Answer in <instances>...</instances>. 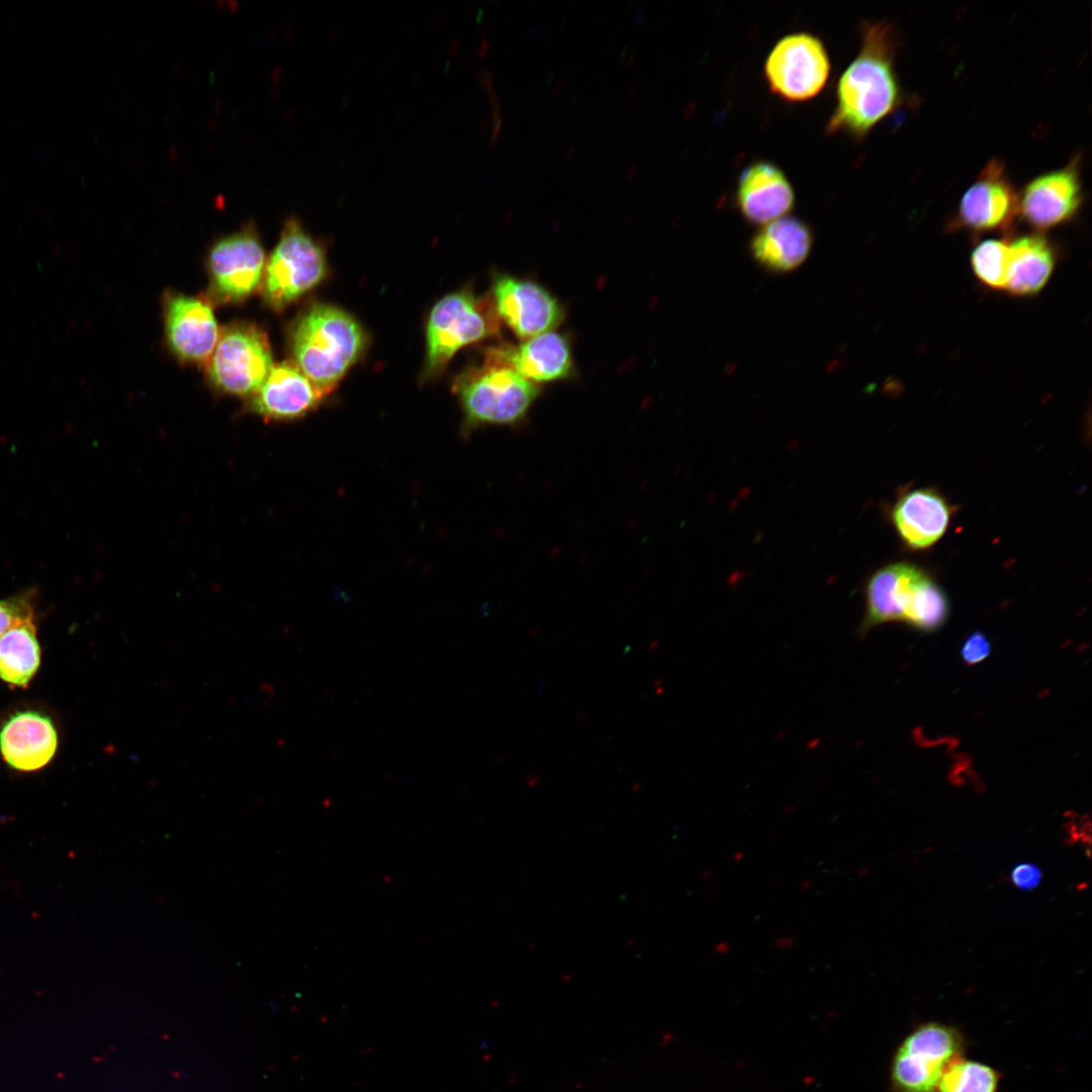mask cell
<instances>
[{"label":"cell","instance_id":"cell-15","mask_svg":"<svg viewBox=\"0 0 1092 1092\" xmlns=\"http://www.w3.org/2000/svg\"><path fill=\"white\" fill-rule=\"evenodd\" d=\"M326 394L292 362L273 365L249 408L269 421H291L313 411Z\"/></svg>","mask_w":1092,"mask_h":1092},{"label":"cell","instance_id":"cell-19","mask_svg":"<svg viewBox=\"0 0 1092 1092\" xmlns=\"http://www.w3.org/2000/svg\"><path fill=\"white\" fill-rule=\"evenodd\" d=\"M814 242L810 225L796 216H782L762 225L749 242L752 259L772 273H788L808 258Z\"/></svg>","mask_w":1092,"mask_h":1092},{"label":"cell","instance_id":"cell-17","mask_svg":"<svg viewBox=\"0 0 1092 1092\" xmlns=\"http://www.w3.org/2000/svg\"><path fill=\"white\" fill-rule=\"evenodd\" d=\"M953 508L931 487L903 492L891 509V521L906 548L916 551L934 545L945 533Z\"/></svg>","mask_w":1092,"mask_h":1092},{"label":"cell","instance_id":"cell-27","mask_svg":"<svg viewBox=\"0 0 1092 1092\" xmlns=\"http://www.w3.org/2000/svg\"><path fill=\"white\" fill-rule=\"evenodd\" d=\"M32 610L30 599L24 596L0 600V636L15 619Z\"/></svg>","mask_w":1092,"mask_h":1092},{"label":"cell","instance_id":"cell-29","mask_svg":"<svg viewBox=\"0 0 1092 1092\" xmlns=\"http://www.w3.org/2000/svg\"><path fill=\"white\" fill-rule=\"evenodd\" d=\"M642 14H643V12H642V11H641V12H640L639 14H637V16H636V21H638V20H640V19H641V16H642Z\"/></svg>","mask_w":1092,"mask_h":1092},{"label":"cell","instance_id":"cell-20","mask_svg":"<svg viewBox=\"0 0 1092 1092\" xmlns=\"http://www.w3.org/2000/svg\"><path fill=\"white\" fill-rule=\"evenodd\" d=\"M491 351L502 363L534 383L564 379L572 371L568 341L555 332L537 335L518 346L498 347Z\"/></svg>","mask_w":1092,"mask_h":1092},{"label":"cell","instance_id":"cell-6","mask_svg":"<svg viewBox=\"0 0 1092 1092\" xmlns=\"http://www.w3.org/2000/svg\"><path fill=\"white\" fill-rule=\"evenodd\" d=\"M831 70L823 40L809 31L791 32L769 51L763 75L769 89L788 101H804L817 95Z\"/></svg>","mask_w":1092,"mask_h":1092},{"label":"cell","instance_id":"cell-14","mask_svg":"<svg viewBox=\"0 0 1092 1092\" xmlns=\"http://www.w3.org/2000/svg\"><path fill=\"white\" fill-rule=\"evenodd\" d=\"M736 207L751 224L764 225L787 215L795 205V192L785 172L775 163L758 160L739 174Z\"/></svg>","mask_w":1092,"mask_h":1092},{"label":"cell","instance_id":"cell-9","mask_svg":"<svg viewBox=\"0 0 1092 1092\" xmlns=\"http://www.w3.org/2000/svg\"><path fill=\"white\" fill-rule=\"evenodd\" d=\"M1019 193L1004 163L990 160L963 194L950 228L973 232L1005 230L1017 214Z\"/></svg>","mask_w":1092,"mask_h":1092},{"label":"cell","instance_id":"cell-12","mask_svg":"<svg viewBox=\"0 0 1092 1092\" xmlns=\"http://www.w3.org/2000/svg\"><path fill=\"white\" fill-rule=\"evenodd\" d=\"M496 314L522 339H530L554 329L563 318V309L540 284L512 276H498L492 286Z\"/></svg>","mask_w":1092,"mask_h":1092},{"label":"cell","instance_id":"cell-18","mask_svg":"<svg viewBox=\"0 0 1092 1092\" xmlns=\"http://www.w3.org/2000/svg\"><path fill=\"white\" fill-rule=\"evenodd\" d=\"M166 335L171 350L180 359L204 362L211 357L220 334L207 303L175 294L166 303Z\"/></svg>","mask_w":1092,"mask_h":1092},{"label":"cell","instance_id":"cell-8","mask_svg":"<svg viewBox=\"0 0 1092 1092\" xmlns=\"http://www.w3.org/2000/svg\"><path fill=\"white\" fill-rule=\"evenodd\" d=\"M273 366L265 333L250 324H236L220 335L209 358L211 383L237 396L253 395Z\"/></svg>","mask_w":1092,"mask_h":1092},{"label":"cell","instance_id":"cell-13","mask_svg":"<svg viewBox=\"0 0 1092 1092\" xmlns=\"http://www.w3.org/2000/svg\"><path fill=\"white\" fill-rule=\"evenodd\" d=\"M927 574L922 567L904 561L876 570L866 584V612L859 633L864 635L886 623H905L916 592Z\"/></svg>","mask_w":1092,"mask_h":1092},{"label":"cell","instance_id":"cell-2","mask_svg":"<svg viewBox=\"0 0 1092 1092\" xmlns=\"http://www.w3.org/2000/svg\"><path fill=\"white\" fill-rule=\"evenodd\" d=\"M291 344L297 367L327 394L357 361L365 335L349 313L321 304L299 320Z\"/></svg>","mask_w":1092,"mask_h":1092},{"label":"cell","instance_id":"cell-28","mask_svg":"<svg viewBox=\"0 0 1092 1092\" xmlns=\"http://www.w3.org/2000/svg\"><path fill=\"white\" fill-rule=\"evenodd\" d=\"M1041 879V870L1032 862L1017 863L1010 873L1013 886L1023 891L1035 889L1040 884Z\"/></svg>","mask_w":1092,"mask_h":1092},{"label":"cell","instance_id":"cell-10","mask_svg":"<svg viewBox=\"0 0 1092 1092\" xmlns=\"http://www.w3.org/2000/svg\"><path fill=\"white\" fill-rule=\"evenodd\" d=\"M1083 202L1080 159L1030 180L1019 194V213L1036 230H1049L1072 219Z\"/></svg>","mask_w":1092,"mask_h":1092},{"label":"cell","instance_id":"cell-4","mask_svg":"<svg viewBox=\"0 0 1092 1092\" xmlns=\"http://www.w3.org/2000/svg\"><path fill=\"white\" fill-rule=\"evenodd\" d=\"M964 1036L954 1026L929 1021L916 1026L898 1045L891 1063L894 1092H936L947 1066L963 1056Z\"/></svg>","mask_w":1092,"mask_h":1092},{"label":"cell","instance_id":"cell-24","mask_svg":"<svg viewBox=\"0 0 1092 1092\" xmlns=\"http://www.w3.org/2000/svg\"><path fill=\"white\" fill-rule=\"evenodd\" d=\"M950 605L943 588L928 574L919 585L905 624L931 633L940 629L949 616Z\"/></svg>","mask_w":1092,"mask_h":1092},{"label":"cell","instance_id":"cell-11","mask_svg":"<svg viewBox=\"0 0 1092 1092\" xmlns=\"http://www.w3.org/2000/svg\"><path fill=\"white\" fill-rule=\"evenodd\" d=\"M264 264V250L251 225L220 240L209 255L213 293L225 301L246 298L261 281Z\"/></svg>","mask_w":1092,"mask_h":1092},{"label":"cell","instance_id":"cell-26","mask_svg":"<svg viewBox=\"0 0 1092 1092\" xmlns=\"http://www.w3.org/2000/svg\"><path fill=\"white\" fill-rule=\"evenodd\" d=\"M991 651L990 640L984 633L976 631L965 639L960 654L966 664L974 665L987 659Z\"/></svg>","mask_w":1092,"mask_h":1092},{"label":"cell","instance_id":"cell-3","mask_svg":"<svg viewBox=\"0 0 1092 1092\" xmlns=\"http://www.w3.org/2000/svg\"><path fill=\"white\" fill-rule=\"evenodd\" d=\"M467 429L522 422L540 393L539 386L502 363L491 349L480 367L458 380Z\"/></svg>","mask_w":1092,"mask_h":1092},{"label":"cell","instance_id":"cell-21","mask_svg":"<svg viewBox=\"0 0 1092 1092\" xmlns=\"http://www.w3.org/2000/svg\"><path fill=\"white\" fill-rule=\"evenodd\" d=\"M40 664L33 610L18 617L0 636V679L25 688Z\"/></svg>","mask_w":1092,"mask_h":1092},{"label":"cell","instance_id":"cell-7","mask_svg":"<svg viewBox=\"0 0 1092 1092\" xmlns=\"http://www.w3.org/2000/svg\"><path fill=\"white\" fill-rule=\"evenodd\" d=\"M326 269L322 248L296 218H289L266 266L263 293L267 303L283 308L317 285Z\"/></svg>","mask_w":1092,"mask_h":1092},{"label":"cell","instance_id":"cell-1","mask_svg":"<svg viewBox=\"0 0 1092 1092\" xmlns=\"http://www.w3.org/2000/svg\"><path fill=\"white\" fill-rule=\"evenodd\" d=\"M857 55L840 74L835 86V106L825 129L863 139L880 121L905 102L895 57L897 33L886 20L860 25Z\"/></svg>","mask_w":1092,"mask_h":1092},{"label":"cell","instance_id":"cell-5","mask_svg":"<svg viewBox=\"0 0 1092 1092\" xmlns=\"http://www.w3.org/2000/svg\"><path fill=\"white\" fill-rule=\"evenodd\" d=\"M493 307L468 291L448 294L435 304L427 328L428 375L441 372L460 348L498 332Z\"/></svg>","mask_w":1092,"mask_h":1092},{"label":"cell","instance_id":"cell-22","mask_svg":"<svg viewBox=\"0 0 1092 1092\" xmlns=\"http://www.w3.org/2000/svg\"><path fill=\"white\" fill-rule=\"evenodd\" d=\"M1010 243V263L1006 289L1018 296L1038 292L1051 277L1056 256L1042 236L1027 235Z\"/></svg>","mask_w":1092,"mask_h":1092},{"label":"cell","instance_id":"cell-23","mask_svg":"<svg viewBox=\"0 0 1092 1092\" xmlns=\"http://www.w3.org/2000/svg\"><path fill=\"white\" fill-rule=\"evenodd\" d=\"M1000 1079L993 1067L962 1056L947 1066L936 1092H997Z\"/></svg>","mask_w":1092,"mask_h":1092},{"label":"cell","instance_id":"cell-25","mask_svg":"<svg viewBox=\"0 0 1092 1092\" xmlns=\"http://www.w3.org/2000/svg\"><path fill=\"white\" fill-rule=\"evenodd\" d=\"M977 278L993 289L1006 287L1010 263V243L1005 240H987L979 244L971 257Z\"/></svg>","mask_w":1092,"mask_h":1092},{"label":"cell","instance_id":"cell-16","mask_svg":"<svg viewBox=\"0 0 1092 1092\" xmlns=\"http://www.w3.org/2000/svg\"><path fill=\"white\" fill-rule=\"evenodd\" d=\"M58 748L53 720L36 710L11 714L0 728V753L12 768L33 771L44 767Z\"/></svg>","mask_w":1092,"mask_h":1092}]
</instances>
